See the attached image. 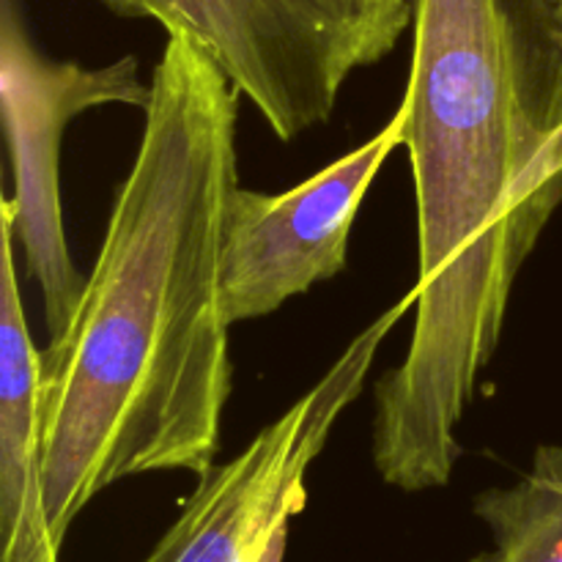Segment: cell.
I'll return each mask as SVG.
<instances>
[{
    "instance_id": "obj_1",
    "label": "cell",
    "mask_w": 562,
    "mask_h": 562,
    "mask_svg": "<svg viewBox=\"0 0 562 562\" xmlns=\"http://www.w3.org/2000/svg\"><path fill=\"white\" fill-rule=\"evenodd\" d=\"M236 115L228 77L168 36L80 305L42 351L44 505L58 543L104 488L217 461L234 387L220 261L239 187Z\"/></svg>"
},
{
    "instance_id": "obj_2",
    "label": "cell",
    "mask_w": 562,
    "mask_h": 562,
    "mask_svg": "<svg viewBox=\"0 0 562 562\" xmlns=\"http://www.w3.org/2000/svg\"><path fill=\"white\" fill-rule=\"evenodd\" d=\"M401 108L417 318L373 384L371 459L420 494L453 477L514 285L562 203V0H412Z\"/></svg>"
},
{
    "instance_id": "obj_3",
    "label": "cell",
    "mask_w": 562,
    "mask_h": 562,
    "mask_svg": "<svg viewBox=\"0 0 562 562\" xmlns=\"http://www.w3.org/2000/svg\"><path fill=\"white\" fill-rule=\"evenodd\" d=\"M99 3L190 38L283 143L327 124L351 75L382 64L412 31V0Z\"/></svg>"
},
{
    "instance_id": "obj_4",
    "label": "cell",
    "mask_w": 562,
    "mask_h": 562,
    "mask_svg": "<svg viewBox=\"0 0 562 562\" xmlns=\"http://www.w3.org/2000/svg\"><path fill=\"white\" fill-rule=\"evenodd\" d=\"M417 305L415 291L373 318L329 371L263 426L241 453L214 461L143 562H283L307 505V472L366 390L384 338Z\"/></svg>"
},
{
    "instance_id": "obj_5",
    "label": "cell",
    "mask_w": 562,
    "mask_h": 562,
    "mask_svg": "<svg viewBox=\"0 0 562 562\" xmlns=\"http://www.w3.org/2000/svg\"><path fill=\"white\" fill-rule=\"evenodd\" d=\"M148 97L151 82H143L135 55L104 66L49 58L33 44L20 0H0V113L14 170L9 209L25 272L42 291L49 338L71 322L88 280L66 241L60 143L80 113L104 104H130L143 113Z\"/></svg>"
},
{
    "instance_id": "obj_6",
    "label": "cell",
    "mask_w": 562,
    "mask_h": 562,
    "mask_svg": "<svg viewBox=\"0 0 562 562\" xmlns=\"http://www.w3.org/2000/svg\"><path fill=\"white\" fill-rule=\"evenodd\" d=\"M406 110L382 132L285 192L236 187L223 228V302L231 324L256 322L294 296L335 280L368 190L390 154L404 146Z\"/></svg>"
},
{
    "instance_id": "obj_7",
    "label": "cell",
    "mask_w": 562,
    "mask_h": 562,
    "mask_svg": "<svg viewBox=\"0 0 562 562\" xmlns=\"http://www.w3.org/2000/svg\"><path fill=\"white\" fill-rule=\"evenodd\" d=\"M9 198L0 201V562H58L44 505L42 351L22 307Z\"/></svg>"
},
{
    "instance_id": "obj_8",
    "label": "cell",
    "mask_w": 562,
    "mask_h": 562,
    "mask_svg": "<svg viewBox=\"0 0 562 562\" xmlns=\"http://www.w3.org/2000/svg\"><path fill=\"white\" fill-rule=\"evenodd\" d=\"M494 547L470 562H562V448L541 445L514 486L475 494Z\"/></svg>"
}]
</instances>
